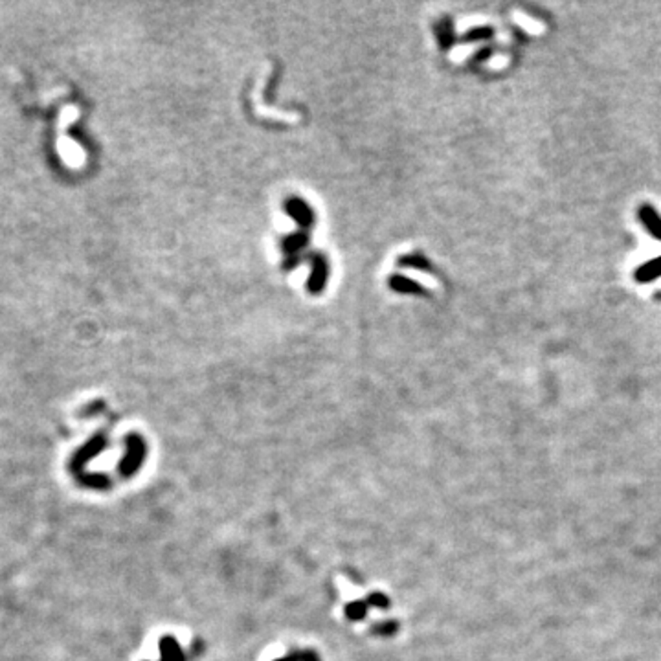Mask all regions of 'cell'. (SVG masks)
I'll list each match as a JSON object with an SVG mask.
<instances>
[{
    "mask_svg": "<svg viewBox=\"0 0 661 661\" xmlns=\"http://www.w3.org/2000/svg\"><path fill=\"white\" fill-rule=\"evenodd\" d=\"M285 211L287 215L291 217L292 220L298 222L301 230H309L314 226V211L309 204H307L305 200L300 199V197H291V199L285 200Z\"/></svg>",
    "mask_w": 661,
    "mask_h": 661,
    "instance_id": "cell-1",
    "label": "cell"
},
{
    "mask_svg": "<svg viewBox=\"0 0 661 661\" xmlns=\"http://www.w3.org/2000/svg\"><path fill=\"white\" fill-rule=\"evenodd\" d=\"M311 261H312V269H311V276H309V281H307V291L311 292V294H320V292L327 287V278H329L327 259L323 258L322 253H312Z\"/></svg>",
    "mask_w": 661,
    "mask_h": 661,
    "instance_id": "cell-2",
    "label": "cell"
},
{
    "mask_svg": "<svg viewBox=\"0 0 661 661\" xmlns=\"http://www.w3.org/2000/svg\"><path fill=\"white\" fill-rule=\"evenodd\" d=\"M387 285H390L392 291L403 292V294H419V296L428 294V292L425 291V287L419 285L417 281L410 280V278H404V276H390Z\"/></svg>",
    "mask_w": 661,
    "mask_h": 661,
    "instance_id": "cell-3",
    "label": "cell"
},
{
    "mask_svg": "<svg viewBox=\"0 0 661 661\" xmlns=\"http://www.w3.org/2000/svg\"><path fill=\"white\" fill-rule=\"evenodd\" d=\"M640 219L643 222L646 230L651 231L652 236L661 241V217L658 215V211L652 208L651 204H643L640 208Z\"/></svg>",
    "mask_w": 661,
    "mask_h": 661,
    "instance_id": "cell-4",
    "label": "cell"
},
{
    "mask_svg": "<svg viewBox=\"0 0 661 661\" xmlns=\"http://www.w3.org/2000/svg\"><path fill=\"white\" fill-rule=\"evenodd\" d=\"M309 239L311 237L307 236L305 231H296V233H289L287 237H283V241H281V247H283V252L289 256V258H294V253H298L300 250L309 245Z\"/></svg>",
    "mask_w": 661,
    "mask_h": 661,
    "instance_id": "cell-5",
    "label": "cell"
},
{
    "mask_svg": "<svg viewBox=\"0 0 661 661\" xmlns=\"http://www.w3.org/2000/svg\"><path fill=\"white\" fill-rule=\"evenodd\" d=\"M661 276V258L654 259V261H649V263L641 265L640 269L635 270V280L640 281V283H649V281H654L656 278Z\"/></svg>",
    "mask_w": 661,
    "mask_h": 661,
    "instance_id": "cell-6",
    "label": "cell"
},
{
    "mask_svg": "<svg viewBox=\"0 0 661 661\" xmlns=\"http://www.w3.org/2000/svg\"><path fill=\"white\" fill-rule=\"evenodd\" d=\"M397 263H399V267H404V269H415V270H423V272H434L430 261H428L426 258H423V256H417V253L401 256Z\"/></svg>",
    "mask_w": 661,
    "mask_h": 661,
    "instance_id": "cell-7",
    "label": "cell"
},
{
    "mask_svg": "<svg viewBox=\"0 0 661 661\" xmlns=\"http://www.w3.org/2000/svg\"><path fill=\"white\" fill-rule=\"evenodd\" d=\"M437 37H439L441 48H450L452 43H454V30H452V24L448 19H443L437 24Z\"/></svg>",
    "mask_w": 661,
    "mask_h": 661,
    "instance_id": "cell-8",
    "label": "cell"
},
{
    "mask_svg": "<svg viewBox=\"0 0 661 661\" xmlns=\"http://www.w3.org/2000/svg\"><path fill=\"white\" fill-rule=\"evenodd\" d=\"M495 35V30L490 26H476L465 35V41H485Z\"/></svg>",
    "mask_w": 661,
    "mask_h": 661,
    "instance_id": "cell-9",
    "label": "cell"
}]
</instances>
